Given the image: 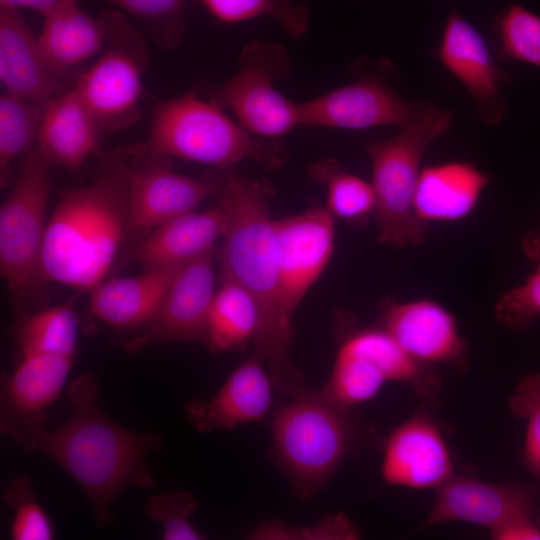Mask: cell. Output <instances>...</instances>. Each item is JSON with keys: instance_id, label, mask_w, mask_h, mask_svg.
<instances>
[{"instance_id": "d6986e66", "label": "cell", "mask_w": 540, "mask_h": 540, "mask_svg": "<svg viewBox=\"0 0 540 540\" xmlns=\"http://www.w3.org/2000/svg\"><path fill=\"white\" fill-rule=\"evenodd\" d=\"M274 392L265 361L254 352L234 369L213 397L190 401L186 416L199 432L231 430L263 420L272 407Z\"/></svg>"}, {"instance_id": "277c9868", "label": "cell", "mask_w": 540, "mask_h": 540, "mask_svg": "<svg viewBox=\"0 0 540 540\" xmlns=\"http://www.w3.org/2000/svg\"><path fill=\"white\" fill-rule=\"evenodd\" d=\"M142 145L154 154L209 165L219 171L235 169L245 159L276 169L289 158L279 143L252 135L215 102L194 92L155 106Z\"/></svg>"}, {"instance_id": "4316f807", "label": "cell", "mask_w": 540, "mask_h": 540, "mask_svg": "<svg viewBox=\"0 0 540 540\" xmlns=\"http://www.w3.org/2000/svg\"><path fill=\"white\" fill-rule=\"evenodd\" d=\"M260 314L253 297L239 284L222 279L209 312L205 346L212 352H226L254 341Z\"/></svg>"}, {"instance_id": "4fadbf2b", "label": "cell", "mask_w": 540, "mask_h": 540, "mask_svg": "<svg viewBox=\"0 0 540 540\" xmlns=\"http://www.w3.org/2000/svg\"><path fill=\"white\" fill-rule=\"evenodd\" d=\"M334 218L327 208L315 206L300 214L275 220L280 299L290 320L331 259L335 240Z\"/></svg>"}, {"instance_id": "9a60e30c", "label": "cell", "mask_w": 540, "mask_h": 540, "mask_svg": "<svg viewBox=\"0 0 540 540\" xmlns=\"http://www.w3.org/2000/svg\"><path fill=\"white\" fill-rule=\"evenodd\" d=\"M438 58L466 88L485 125H496L507 112L503 88L510 76L499 67L482 34L457 11L446 19Z\"/></svg>"}, {"instance_id": "f546056e", "label": "cell", "mask_w": 540, "mask_h": 540, "mask_svg": "<svg viewBox=\"0 0 540 540\" xmlns=\"http://www.w3.org/2000/svg\"><path fill=\"white\" fill-rule=\"evenodd\" d=\"M47 103L26 100L3 92L0 97V174L1 185L10 181L11 167L35 147Z\"/></svg>"}, {"instance_id": "d590c367", "label": "cell", "mask_w": 540, "mask_h": 540, "mask_svg": "<svg viewBox=\"0 0 540 540\" xmlns=\"http://www.w3.org/2000/svg\"><path fill=\"white\" fill-rule=\"evenodd\" d=\"M514 417L527 422L523 461L529 473L540 480V372L524 376L508 400Z\"/></svg>"}, {"instance_id": "1f68e13d", "label": "cell", "mask_w": 540, "mask_h": 540, "mask_svg": "<svg viewBox=\"0 0 540 540\" xmlns=\"http://www.w3.org/2000/svg\"><path fill=\"white\" fill-rule=\"evenodd\" d=\"M497 56L540 68V14L510 3L493 23Z\"/></svg>"}, {"instance_id": "9c48e42d", "label": "cell", "mask_w": 540, "mask_h": 540, "mask_svg": "<svg viewBox=\"0 0 540 540\" xmlns=\"http://www.w3.org/2000/svg\"><path fill=\"white\" fill-rule=\"evenodd\" d=\"M99 17L110 46L75 87L104 135L127 128L140 117L142 77L148 55L120 11L105 10Z\"/></svg>"}, {"instance_id": "ffe728a7", "label": "cell", "mask_w": 540, "mask_h": 540, "mask_svg": "<svg viewBox=\"0 0 540 540\" xmlns=\"http://www.w3.org/2000/svg\"><path fill=\"white\" fill-rule=\"evenodd\" d=\"M74 356L40 354L20 357L1 383V432L46 425V410L58 398Z\"/></svg>"}, {"instance_id": "3957f363", "label": "cell", "mask_w": 540, "mask_h": 540, "mask_svg": "<svg viewBox=\"0 0 540 540\" xmlns=\"http://www.w3.org/2000/svg\"><path fill=\"white\" fill-rule=\"evenodd\" d=\"M129 227L125 180L113 166L68 189L47 222L38 272L48 281L91 291L103 281Z\"/></svg>"}, {"instance_id": "5b68a950", "label": "cell", "mask_w": 540, "mask_h": 540, "mask_svg": "<svg viewBox=\"0 0 540 540\" xmlns=\"http://www.w3.org/2000/svg\"><path fill=\"white\" fill-rule=\"evenodd\" d=\"M452 112L420 100L414 116L395 136L366 146L372 165L377 241L394 248L422 245L428 224L418 219L413 200L427 147L449 133Z\"/></svg>"}, {"instance_id": "ac0fdd59", "label": "cell", "mask_w": 540, "mask_h": 540, "mask_svg": "<svg viewBox=\"0 0 540 540\" xmlns=\"http://www.w3.org/2000/svg\"><path fill=\"white\" fill-rule=\"evenodd\" d=\"M453 475V460L437 424L415 414L386 438L381 463L385 483L409 489L438 488Z\"/></svg>"}, {"instance_id": "f1b7e54d", "label": "cell", "mask_w": 540, "mask_h": 540, "mask_svg": "<svg viewBox=\"0 0 540 540\" xmlns=\"http://www.w3.org/2000/svg\"><path fill=\"white\" fill-rule=\"evenodd\" d=\"M78 330L79 320L70 300L29 315L18 327L20 357L40 354L74 356Z\"/></svg>"}, {"instance_id": "60d3db41", "label": "cell", "mask_w": 540, "mask_h": 540, "mask_svg": "<svg viewBox=\"0 0 540 540\" xmlns=\"http://www.w3.org/2000/svg\"><path fill=\"white\" fill-rule=\"evenodd\" d=\"M524 254L534 262H540V227L529 231L521 240Z\"/></svg>"}, {"instance_id": "836d02e7", "label": "cell", "mask_w": 540, "mask_h": 540, "mask_svg": "<svg viewBox=\"0 0 540 540\" xmlns=\"http://www.w3.org/2000/svg\"><path fill=\"white\" fill-rule=\"evenodd\" d=\"M4 500L13 509L11 538L14 540H51L52 522L38 503L32 482L27 476L13 479L5 489Z\"/></svg>"}, {"instance_id": "7c38bea8", "label": "cell", "mask_w": 540, "mask_h": 540, "mask_svg": "<svg viewBox=\"0 0 540 540\" xmlns=\"http://www.w3.org/2000/svg\"><path fill=\"white\" fill-rule=\"evenodd\" d=\"M215 248L185 262L171 282L155 316L124 343L133 355L167 342L205 345L209 312L215 296Z\"/></svg>"}, {"instance_id": "2e32d148", "label": "cell", "mask_w": 540, "mask_h": 540, "mask_svg": "<svg viewBox=\"0 0 540 540\" xmlns=\"http://www.w3.org/2000/svg\"><path fill=\"white\" fill-rule=\"evenodd\" d=\"M379 322L419 362L432 366L446 364L459 371L468 368V345L457 321L436 301L386 299L380 307Z\"/></svg>"}, {"instance_id": "7a4b0ae2", "label": "cell", "mask_w": 540, "mask_h": 540, "mask_svg": "<svg viewBox=\"0 0 540 540\" xmlns=\"http://www.w3.org/2000/svg\"><path fill=\"white\" fill-rule=\"evenodd\" d=\"M222 175L218 197L227 213L222 279L242 286L256 302L260 326L254 352L265 361L276 392L287 399L310 387L290 358L294 332L281 304L276 226L268 210L273 187L267 179H250L235 169Z\"/></svg>"}, {"instance_id": "4dcf8cb0", "label": "cell", "mask_w": 540, "mask_h": 540, "mask_svg": "<svg viewBox=\"0 0 540 540\" xmlns=\"http://www.w3.org/2000/svg\"><path fill=\"white\" fill-rule=\"evenodd\" d=\"M134 18L163 50L179 47L186 34L190 0H100Z\"/></svg>"}, {"instance_id": "d6a6232c", "label": "cell", "mask_w": 540, "mask_h": 540, "mask_svg": "<svg viewBox=\"0 0 540 540\" xmlns=\"http://www.w3.org/2000/svg\"><path fill=\"white\" fill-rule=\"evenodd\" d=\"M202 3L211 15L226 23L270 17L291 38L301 37L309 26V9L291 0H202Z\"/></svg>"}, {"instance_id": "74e56055", "label": "cell", "mask_w": 540, "mask_h": 540, "mask_svg": "<svg viewBox=\"0 0 540 540\" xmlns=\"http://www.w3.org/2000/svg\"><path fill=\"white\" fill-rule=\"evenodd\" d=\"M540 317V262L525 282L508 290L495 304V319L513 332L526 330Z\"/></svg>"}, {"instance_id": "603a6c76", "label": "cell", "mask_w": 540, "mask_h": 540, "mask_svg": "<svg viewBox=\"0 0 540 540\" xmlns=\"http://www.w3.org/2000/svg\"><path fill=\"white\" fill-rule=\"evenodd\" d=\"M226 228L227 213L219 200L215 207L184 213L152 229L132 259L143 270L184 263L214 249Z\"/></svg>"}, {"instance_id": "cb8c5ba5", "label": "cell", "mask_w": 540, "mask_h": 540, "mask_svg": "<svg viewBox=\"0 0 540 540\" xmlns=\"http://www.w3.org/2000/svg\"><path fill=\"white\" fill-rule=\"evenodd\" d=\"M184 263L102 281L90 291V311L112 328H142L157 313Z\"/></svg>"}, {"instance_id": "484cf974", "label": "cell", "mask_w": 540, "mask_h": 540, "mask_svg": "<svg viewBox=\"0 0 540 540\" xmlns=\"http://www.w3.org/2000/svg\"><path fill=\"white\" fill-rule=\"evenodd\" d=\"M37 42L48 67L61 79L103 47L106 30L100 17H90L77 4L45 17Z\"/></svg>"}, {"instance_id": "d4e9b609", "label": "cell", "mask_w": 540, "mask_h": 540, "mask_svg": "<svg viewBox=\"0 0 540 540\" xmlns=\"http://www.w3.org/2000/svg\"><path fill=\"white\" fill-rule=\"evenodd\" d=\"M490 178L476 164L449 161L422 168L413 206L418 219L451 222L467 217L476 207Z\"/></svg>"}, {"instance_id": "5bb4252c", "label": "cell", "mask_w": 540, "mask_h": 540, "mask_svg": "<svg viewBox=\"0 0 540 540\" xmlns=\"http://www.w3.org/2000/svg\"><path fill=\"white\" fill-rule=\"evenodd\" d=\"M381 76L365 74L352 83L299 104L300 125L362 130L376 126L401 127L418 110Z\"/></svg>"}, {"instance_id": "8992f818", "label": "cell", "mask_w": 540, "mask_h": 540, "mask_svg": "<svg viewBox=\"0 0 540 540\" xmlns=\"http://www.w3.org/2000/svg\"><path fill=\"white\" fill-rule=\"evenodd\" d=\"M273 452L295 493L313 497L349 453L355 430L349 409L311 388L285 399L272 421Z\"/></svg>"}, {"instance_id": "8d00e7d4", "label": "cell", "mask_w": 540, "mask_h": 540, "mask_svg": "<svg viewBox=\"0 0 540 540\" xmlns=\"http://www.w3.org/2000/svg\"><path fill=\"white\" fill-rule=\"evenodd\" d=\"M359 537L358 529L343 513L328 515L310 527L268 521L250 533V538L259 540H354Z\"/></svg>"}, {"instance_id": "ba28073f", "label": "cell", "mask_w": 540, "mask_h": 540, "mask_svg": "<svg viewBox=\"0 0 540 540\" xmlns=\"http://www.w3.org/2000/svg\"><path fill=\"white\" fill-rule=\"evenodd\" d=\"M239 69L230 79L213 88L208 99L230 110L249 133L274 139L300 125L299 104L283 96L274 86L290 74L286 49L276 43L244 45Z\"/></svg>"}, {"instance_id": "7402d4cb", "label": "cell", "mask_w": 540, "mask_h": 540, "mask_svg": "<svg viewBox=\"0 0 540 540\" xmlns=\"http://www.w3.org/2000/svg\"><path fill=\"white\" fill-rule=\"evenodd\" d=\"M100 136L93 113L74 86L47 103L36 148L51 168L77 172L96 149Z\"/></svg>"}, {"instance_id": "83f0119b", "label": "cell", "mask_w": 540, "mask_h": 540, "mask_svg": "<svg viewBox=\"0 0 540 540\" xmlns=\"http://www.w3.org/2000/svg\"><path fill=\"white\" fill-rule=\"evenodd\" d=\"M309 175L327 188V209L351 226L364 227L374 215L375 193L371 183L345 171L335 159H322L309 167Z\"/></svg>"}, {"instance_id": "ab89813d", "label": "cell", "mask_w": 540, "mask_h": 540, "mask_svg": "<svg viewBox=\"0 0 540 540\" xmlns=\"http://www.w3.org/2000/svg\"><path fill=\"white\" fill-rule=\"evenodd\" d=\"M81 0H0V7L19 10L26 8L41 14L44 18L67 7L79 4Z\"/></svg>"}, {"instance_id": "8fae6325", "label": "cell", "mask_w": 540, "mask_h": 540, "mask_svg": "<svg viewBox=\"0 0 540 540\" xmlns=\"http://www.w3.org/2000/svg\"><path fill=\"white\" fill-rule=\"evenodd\" d=\"M50 169L35 146L0 207V274L11 291L25 288L38 272L47 226Z\"/></svg>"}, {"instance_id": "6da1fadb", "label": "cell", "mask_w": 540, "mask_h": 540, "mask_svg": "<svg viewBox=\"0 0 540 540\" xmlns=\"http://www.w3.org/2000/svg\"><path fill=\"white\" fill-rule=\"evenodd\" d=\"M98 391L92 374L81 375L69 385L72 408L61 425L7 435L28 452H41L63 468L82 489L98 525L106 526L113 521L112 507L126 488L154 485L148 456L162 448L163 437L114 422L98 407Z\"/></svg>"}, {"instance_id": "30bf717a", "label": "cell", "mask_w": 540, "mask_h": 540, "mask_svg": "<svg viewBox=\"0 0 540 540\" xmlns=\"http://www.w3.org/2000/svg\"><path fill=\"white\" fill-rule=\"evenodd\" d=\"M114 151L105 158L123 176L128 195L129 227L151 231L187 212L194 211L222 187V171L200 178L179 174L171 158L154 154L139 145Z\"/></svg>"}, {"instance_id": "f35d334b", "label": "cell", "mask_w": 540, "mask_h": 540, "mask_svg": "<svg viewBox=\"0 0 540 540\" xmlns=\"http://www.w3.org/2000/svg\"><path fill=\"white\" fill-rule=\"evenodd\" d=\"M495 540H540V528L532 516H523L510 520L490 530Z\"/></svg>"}, {"instance_id": "e0dca14e", "label": "cell", "mask_w": 540, "mask_h": 540, "mask_svg": "<svg viewBox=\"0 0 540 540\" xmlns=\"http://www.w3.org/2000/svg\"><path fill=\"white\" fill-rule=\"evenodd\" d=\"M534 493L517 483H492L452 475L436 488V497L422 530L447 522H466L489 530L523 516H532Z\"/></svg>"}, {"instance_id": "e575fe53", "label": "cell", "mask_w": 540, "mask_h": 540, "mask_svg": "<svg viewBox=\"0 0 540 540\" xmlns=\"http://www.w3.org/2000/svg\"><path fill=\"white\" fill-rule=\"evenodd\" d=\"M198 508L196 496L187 490L161 493L146 504L147 516L162 527L165 540H201L205 536L191 523Z\"/></svg>"}, {"instance_id": "52a82bcc", "label": "cell", "mask_w": 540, "mask_h": 540, "mask_svg": "<svg viewBox=\"0 0 540 540\" xmlns=\"http://www.w3.org/2000/svg\"><path fill=\"white\" fill-rule=\"evenodd\" d=\"M433 367L410 356L380 325L359 328L342 337L331 373L318 392L347 409L373 399L389 381L433 397L441 385Z\"/></svg>"}, {"instance_id": "44dd1931", "label": "cell", "mask_w": 540, "mask_h": 540, "mask_svg": "<svg viewBox=\"0 0 540 540\" xmlns=\"http://www.w3.org/2000/svg\"><path fill=\"white\" fill-rule=\"evenodd\" d=\"M0 81L4 92L44 104L61 90L28 23L6 7H0Z\"/></svg>"}]
</instances>
